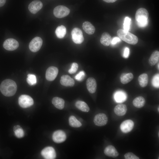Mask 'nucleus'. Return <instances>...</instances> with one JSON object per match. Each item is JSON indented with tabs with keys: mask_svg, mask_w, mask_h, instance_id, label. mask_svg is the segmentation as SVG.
<instances>
[{
	"mask_svg": "<svg viewBox=\"0 0 159 159\" xmlns=\"http://www.w3.org/2000/svg\"><path fill=\"white\" fill-rule=\"evenodd\" d=\"M159 74H157L155 75L153 77L152 80V84L153 86L155 87L159 88Z\"/></svg>",
	"mask_w": 159,
	"mask_h": 159,
	"instance_id": "obj_34",
	"label": "nucleus"
},
{
	"mask_svg": "<svg viewBox=\"0 0 159 159\" xmlns=\"http://www.w3.org/2000/svg\"><path fill=\"white\" fill-rule=\"evenodd\" d=\"M4 48L10 51H14L19 47V43L16 39L13 38H9L6 40L3 44Z\"/></svg>",
	"mask_w": 159,
	"mask_h": 159,
	"instance_id": "obj_8",
	"label": "nucleus"
},
{
	"mask_svg": "<svg viewBox=\"0 0 159 159\" xmlns=\"http://www.w3.org/2000/svg\"><path fill=\"white\" fill-rule=\"evenodd\" d=\"M58 73V69L57 67L54 66L50 67L46 71V78L48 81H53L56 78Z\"/></svg>",
	"mask_w": 159,
	"mask_h": 159,
	"instance_id": "obj_12",
	"label": "nucleus"
},
{
	"mask_svg": "<svg viewBox=\"0 0 159 159\" xmlns=\"http://www.w3.org/2000/svg\"><path fill=\"white\" fill-rule=\"evenodd\" d=\"M131 19L130 17L126 16L125 17L123 24L124 29L128 31L130 29Z\"/></svg>",
	"mask_w": 159,
	"mask_h": 159,
	"instance_id": "obj_32",
	"label": "nucleus"
},
{
	"mask_svg": "<svg viewBox=\"0 0 159 159\" xmlns=\"http://www.w3.org/2000/svg\"><path fill=\"white\" fill-rule=\"evenodd\" d=\"M26 81L30 85H35L37 82L36 76L33 74H28L26 79Z\"/></svg>",
	"mask_w": 159,
	"mask_h": 159,
	"instance_id": "obj_31",
	"label": "nucleus"
},
{
	"mask_svg": "<svg viewBox=\"0 0 159 159\" xmlns=\"http://www.w3.org/2000/svg\"><path fill=\"white\" fill-rule=\"evenodd\" d=\"M52 102L54 106L59 109L62 110L64 107V101L62 98L55 97L52 99Z\"/></svg>",
	"mask_w": 159,
	"mask_h": 159,
	"instance_id": "obj_22",
	"label": "nucleus"
},
{
	"mask_svg": "<svg viewBox=\"0 0 159 159\" xmlns=\"http://www.w3.org/2000/svg\"><path fill=\"white\" fill-rule=\"evenodd\" d=\"M43 4L42 2L38 0L32 1L28 6V9L33 14H36L42 7Z\"/></svg>",
	"mask_w": 159,
	"mask_h": 159,
	"instance_id": "obj_14",
	"label": "nucleus"
},
{
	"mask_svg": "<svg viewBox=\"0 0 159 159\" xmlns=\"http://www.w3.org/2000/svg\"><path fill=\"white\" fill-rule=\"evenodd\" d=\"M82 28L86 33L90 35L93 34L95 30L94 26L88 21H85L83 23Z\"/></svg>",
	"mask_w": 159,
	"mask_h": 159,
	"instance_id": "obj_19",
	"label": "nucleus"
},
{
	"mask_svg": "<svg viewBox=\"0 0 159 159\" xmlns=\"http://www.w3.org/2000/svg\"><path fill=\"white\" fill-rule=\"evenodd\" d=\"M56 35L59 38H63L66 33L65 27L63 25L58 26L55 31Z\"/></svg>",
	"mask_w": 159,
	"mask_h": 159,
	"instance_id": "obj_28",
	"label": "nucleus"
},
{
	"mask_svg": "<svg viewBox=\"0 0 159 159\" xmlns=\"http://www.w3.org/2000/svg\"><path fill=\"white\" fill-rule=\"evenodd\" d=\"M159 107H158V112H159Z\"/></svg>",
	"mask_w": 159,
	"mask_h": 159,
	"instance_id": "obj_42",
	"label": "nucleus"
},
{
	"mask_svg": "<svg viewBox=\"0 0 159 159\" xmlns=\"http://www.w3.org/2000/svg\"><path fill=\"white\" fill-rule=\"evenodd\" d=\"M120 41H121V39L120 38L115 37L112 39L111 44L112 45H114Z\"/></svg>",
	"mask_w": 159,
	"mask_h": 159,
	"instance_id": "obj_38",
	"label": "nucleus"
},
{
	"mask_svg": "<svg viewBox=\"0 0 159 159\" xmlns=\"http://www.w3.org/2000/svg\"><path fill=\"white\" fill-rule=\"evenodd\" d=\"M114 97L115 101L118 103H122L125 101L127 98L126 93L123 91H118L115 92Z\"/></svg>",
	"mask_w": 159,
	"mask_h": 159,
	"instance_id": "obj_21",
	"label": "nucleus"
},
{
	"mask_svg": "<svg viewBox=\"0 0 159 159\" xmlns=\"http://www.w3.org/2000/svg\"><path fill=\"white\" fill-rule=\"evenodd\" d=\"M108 118L107 116L103 113H100L96 115L94 119V122L97 126H102L105 125L107 123Z\"/></svg>",
	"mask_w": 159,
	"mask_h": 159,
	"instance_id": "obj_10",
	"label": "nucleus"
},
{
	"mask_svg": "<svg viewBox=\"0 0 159 159\" xmlns=\"http://www.w3.org/2000/svg\"><path fill=\"white\" fill-rule=\"evenodd\" d=\"M158 69H159V63H158Z\"/></svg>",
	"mask_w": 159,
	"mask_h": 159,
	"instance_id": "obj_41",
	"label": "nucleus"
},
{
	"mask_svg": "<svg viewBox=\"0 0 159 159\" xmlns=\"http://www.w3.org/2000/svg\"><path fill=\"white\" fill-rule=\"evenodd\" d=\"M138 81L140 86L142 87L146 86L148 83V74L143 73L140 75L138 77Z\"/></svg>",
	"mask_w": 159,
	"mask_h": 159,
	"instance_id": "obj_27",
	"label": "nucleus"
},
{
	"mask_svg": "<svg viewBox=\"0 0 159 159\" xmlns=\"http://www.w3.org/2000/svg\"><path fill=\"white\" fill-rule=\"evenodd\" d=\"M75 106L78 109L83 112H88L90 110L88 105L83 101H77L75 103Z\"/></svg>",
	"mask_w": 159,
	"mask_h": 159,
	"instance_id": "obj_25",
	"label": "nucleus"
},
{
	"mask_svg": "<svg viewBox=\"0 0 159 159\" xmlns=\"http://www.w3.org/2000/svg\"><path fill=\"white\" fill-rule=\"evenodd\" d=\"M127 110L126 105L123 104H118L115 107L114 109L115 113L119 116H122L125 115Z\"/></svg>",
	"mask_w": 159,
	"mask_h": 159,
	"instance_id": "obj_18",
	"label": "nucleus"
},
{
	"mask_svg": "<svg viewBox=\"0 0 159 159\" xmlns=\"http://www.w3.org/2000/svg\"><path fill=\"white\" fill-rule=\"evenodd\" d=\"M70 12V9L66 6L59 5L54 9L53 14L56 17L60 18L67 16Z\"/></svg>",
	"mask_w": 159,
	"mask_h": 159,
	"instance_id": "obj_4",
	"label": "nucleus"
},
{
	"mask_svg": "<svg viewBox=\"0 0 159 159\" xmlns=\"http://www.w3.org/2000/svg\"><path fill=\"white\" fill-rule=\"evenodd\" d=\"M19 106L23 108H26L32 106L34 104L33 99L29 96L23 95H21L18 99Z\"/></svg>",
	"mask_w": 159,
	"mask_h": 159,
	"instance_id": "obj_5",
	"label": "nucleus"
},
{
	"mask_svg": "<svg viewBox=\"0 0 159 159\" xmlns=\"http://www.w3.org/2000/svg\"><path fill=\"white\" fill-rule=\"evenodd\" d=\"M159 60V52L156 50L154 51L150 56L149 60V63L151 66L155 65Z\"/></svg>",
	"mask_w": 159,
	"mask_h": 159,
	"instance_id": "obj_23",
	"label": "nucleus"
},
{
	"mask_svg": "<svg viewBox=\"0 0 159 159\" xmlns=\"http://www.w3.org/2000/svg\"><path fill=\"white\" fill-rule=\"evenodd\" d=\"M130 55V49L128 47H125L124 50L123 57L125 58H127Z\"/></svg>",
	"mask_w": 159,
	"mask_h": 159,
	"instance_id": "obj_37",
	"label": "nucleus"
},
{
	"mask_svg": "<svg viewBox=\"0 0 159 159\" xmlns=\"http://www.w3.org/2000/svg\"><path fill=\"white\" fill-rule=\"evenodd\" d=\"M85 76V72L83 71H81L75 76V78L77 81H81L83 80Z\"/></svg>",
	"mask_w": 159,
	"mask_h": 159,
	"instance_id": "obj_35",
	"label": "nucleus"
},
{
	"mask_svg": "<svg viewBox=\"0 0 159 159\" xmlns=\"http://www.w3.org/2000/svg\"><path fill=\"white\" fill-rule=\"evenodd\" d=\"M149 13L148 11L144 8H140L136 11L135 19L137 22L148 21Z\"/></svg>",
	"mask_w": 159,
	"mask_h": 159,
	"instance_id": "obj_3",
	"label": "nucleus"
},
{
	"mask_svg": "<svg viewBox=\"0 0 159 159\" xmlns=\"http://www.w3.org/2000/svg\"><path fill=\"white\" fill-rule=\"evenodd\" d=\"M72 40L76 44H81L84 40V37L81 30L77 27L74 28L71 32Z\"/></svg>",
	"mask_w": 159,
	"mask_h": 159,
	"instance_id": "obj_6",
	"label": "nucleus"
},
{
	"mask_svg": "<svg viewBox=\"0 0 159 159\" xmlns=\"http://www.w3.org/2000/svg\"><path fill=\"white\" fill-rule=\"evenodd\" d=\"M145 103V98L142 96H138L135 98L132 101L133 105L137 108H141L144 106Z\"/></svg>",
	"mask_w": 159,
	"mask_h": 159,
	"instance_id": "obj_24",
	"label": "nucleus"
},
{
	"mask_svg": "<svg viewBox=\"0 0 159 159\" xmlns=\"http://www.w3.org/2000/svg\"><path fill=\"white\" fill-rule=\"evenodd\" d=\"M104 153L107 156L115 158L119 155V153L115 148L112 145L106 147L104 149Z\"/></svg>",
	"mask_w": 159,
	"mask_h": 159,
	"instance_id": "obj_17",
	"label": "nucleus"
},
{
	"mask_svg": "<svg viewBox=\"0 0 159 159\" xmlns=\"http://www.w3.org/2000/svg\"><path fill=\"white\" fill-rule=\"evenodd\" d=\"M17 89L16 83L12 80L7 79L3 81L0 85V90L2 94L6 97L13 96Z\"/></svg>",
	"mask_w": 159,
	"mask_h": 159,
	"instance_id": "obj_1",
	"label": "nucleus"
},
{
	"mask_svg": "<svg viewBox=\"0 0 159 159\" xmlns=\"http://www.w3.org/2000/svg\"><path fill=\"white\" fill-rule=\"evenodd\" d=\"M69 125L73 127H81L82 124L74 116H70L69 119Z\"/></svg>",
	"mask_w": 159,
	"mask_h": 159,
	"instance_id": "obj_29",
	"label": "nucleus"
},
{
	"mask_svg": "<svg viewBox=\"0 0 159 159\" xmlns=\"http://www.w3.org/2000/svg\"><path fill=\"white\" fill-rule=\"evenodd\" d=\"M41 154L46 159H55L56 156L54 149L50 146L46 147L43 149L41 152Z\"/></svg>",
	"mask_w": 159,
	"mask_h": 159,
	"instance_id": "obj_9",
	"label": "nucleus"
},
{
	"mask_svg": "<svg viewBox=\"0 0 159 159\" xmlns=\"http://www.w3.org/2000/svg\"><path fill=\"white\" fill-rule=\"evenodd\" d=\"M60 83L62 85L66 87H72L75 83L74 80L67 75H64L61 76Z\"/></svg>",
	"mask_w": 159,
	"mask_h": 159,
	"instance_id": "obj_15",
	"label": "nucleus"
},
{
	"mask_svg": "<svg viewBox=\"0 0 159 159\" xmlns=\"http://www.w3.org/2000/svg\"><path fill=\"white\" fill-rule=\"evenodd\" d=\"M105 2H107V3H113L115 1H116L117 0H103Z\"/></svg>",
	"mask_w": 159,
	"mask_h": 159,
	"instance_id": "obj_40",
	"label": "nucleus"
},
{
	"mask_svg": "<svg viewBox=\"0 0 159 159\" xmlns=\"http://www.w3.org/2000/svg\"><path fill=\"white\" fill-rule=\"evenodd\" d=\"M125 159H139V158L134 154L133 153L129 152L126 153L124 155Z\"/></svg>",
	"mask_w": 159,
	"mask_h": 159,
	"instance_id": "obj_36",
	"label": "nucleus"
},
{
	"mask_svg": "<svg viewBox=\"0 0 159 159\" xmlns=\"http://www.w3.org/2000/svg\"><path fill=\"white\" fill-rule=\"evenodd\" d=\"M112 37L107 32H104L100 39V42L102 44L105 46H108L111 44Z\"/></svg>",
	"mask_w": 159,
	"mask_h": 159,
	"instance_id": "obj_20",
	"label": "nucleus"
},
{
	"mask_svg": "<svg viewBox=\"0 0 159 159\" xmlns=\"http://www.w3.org/2000/svg\"><path fill=\"white\" fill-rule=\"evenodd\" d=\"M133 77V75L131 73H123L120 77V82L122 84H125L131 81Z\"/></svg>",
	"mask_w": 159,
	"mask_h": 159,
	"instance_id": "obj_26",
	"label": "nucleus"
},
{
	"mask_svg": "<svg viewBox=\"0 0 159 159\" xmlns=\"http://www.w3.org/2000/svg\"><path fill=\"white\" fill-rule=\"evenodd\" d=\"M117 34L121 39L129 44L135 45L138 42V38L136 36L124 29H118Z\"/></svg>",
	"mask_w": 159,
	"mask_h": 159,
	"instance_id": "obj_2",
	"label": "nucleus"
},
{
	"mask_svg": "<svg viewBox=\"0 0 159 159\" xmlns=\"http://www.w3.org/2000/svg\"><path fill=\"white\" fill-rule=\"evenodd\" d=\"M43 41L41 38L37 37L34 38L29 44V48L32 52H35L38 51L42 44Z\"/></svg>",
	"mask_w": 159,
	"mask_h": 159,
	"instance_id": "obj_7",
	"label": "nucleus"
},
{
	"mask_svg": "<svg viewBox=\"0 0 159 159\" xmlns=\"http://www.w3.org/2000/svg\"><path fill=\"white\" fill-rule=\"evenodd\" d=\"M6 0H0V7L3 6L5 4Z\"/></svg>",
	"mask_w": 159,
	"mask_h": 159,
	"instance_id": "obj_39",
	"label": "nucleus"
},
{
	"mask_svg": "<svg viewBox=\"0 0 159 159\" xmlns=\"http://www.w3.org/2000/svg\"><path fill=\"white\" fill-rule=\"evenodd\" d=\"M52 138L53 141L58 143L64 141L66 138L65 132L62 130H59L55 131L53 134Z\"/></svg>",
	"mask_w": 159,
	"mask_h": 159,
	"instance_id": "obj_11",
	"label": "nucleus"
},
{
	"mask_svg": "<svg viewBox=\"0 0 159 159\" xmlns=\"http://www.w3.org/2000/svg\"><path fill=\"white\" fill-rule=\"evenodd\" d=\"M13 130L16 137L21 138L23 137L24 135V130L19 125H15L13 127Z\"/></svg>",
	"mask_w": 159,
	"mask_h": 159,
	"instance_id": "obj_30",
	"label": "nucleus"
},
{
	"mask_svg": "<svg viewBox=\"0 0 159 159\" xmlns=\"http://www.w3.org/2000/svg\"><path fill=\"white\" fill-rule=\"evenodd\" d=\"M78 67V64L75 62L72 63L71 67L68 70L69 74H73L75 73L77 70Z\"/></svg>",
	"mask_w": 159,
	"mask_h": 159,
	"instance_id": "obj_33",
	"label": "nucleus"
},
{
	"mask_svg": "<svg viewBox=\"0 0 159 159\" xmlns=\"http://www.w3.org/2000/svg\"><path fill=\"white\" fill-rule=\"evenodd\" d=\"M86 85L88 91L91 93H94L96 90L97 83L93 77L89 78L86 81Z\"/></svg>",
	"mask_w": 159,
	"mask_h": 159,
	"instance_id": "obj_16",
	"label": "nucleus"
},
{
	"mask_svg": "<svg viewBox=\"0 0 159 159\" xmlns=\"http://www.w3.org/2000/svg\"><path fill=\"white\" fill-rule=\"evenodd\" d=\"M134 122L131 120L128 119L123 121L120 126L121 131L124 133L129 132L132 129L134 126Z\"/></svg>",
	"mask_w": 159,
	"mask_h": 159,
	"instance_id": "obj_13",
	"label": "nucleus"
}]
</instances>
